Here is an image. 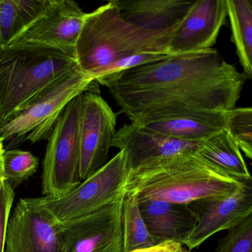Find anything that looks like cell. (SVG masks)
Segmentation results:
<instances>
[{
    "label": "cell",
    "mask_w": 252,
    "mask_h": 252,
    "mask_svg": "<svg viewBox=\"0 0 252 252\" xmlns=\"http://www.w3.org/2000/svg\"><path fill=\"white\" fill-rule=\"evenodd\" d=\"M244 74L216 49L167 56L97 81L109 89L130 121L185 112H226L235 109Z\"/></svg>",
    "instance_id": "6da1fadb"
},
{
    "label": "cell",
    "mask_w": 252,
    "mask_h": 252,
    "mask_svg": "<svg viewBox=\"0 0 252 252\" xmlns=\"http://www.w3.org/2000/svg\"><path fill=\"white\" fill-rule=\"evenodd\" d=\"M242 178L223 173L198 152L164 158L129 172L126 194L145 200L189 204L235 192Z\"/></svg>",
    "instance_id": "7a4b0ae2"
},
{
    "label": "cell",
    "mask_w": 252,
    "mask_h": 252,
    "mask_svg": "<svg viewBox=\"0 0 252 252\" xmlns=\"http://www.w3.org/2000/svg\"><path fill=\"white\" fill-rule=\"evenodd\" d=\"M173 34L148 31L130 23L113 0L87 13L75 47V59L80 71L94 81L102 70L126 56L169 54Z\"/></svg>",
    "instance_id": "3957f363"
},
{
    "label": "cell",
    "mask_w": 252,
    "mask_h": 252,
    "mask_svg": "<svg viewBox=\"0 0 252 252\" xmlns=\"http://www.w3.org/2000/svg\"><path fill=\"white\" fill-rule=\"evenodd\" d=\"M78 68L75 56L35 44L0 51V105L4 124L53 83Z\"/></svg>",
    "instance_id": "277c9868"
},
{
    "label": "cell",
    "mask_w": 252,
    "mask_h": 252,
    "mask_svg": "<svg viewBox=\"0 0 252 252\" xmlns=\"http://www.w3.org/2000/svg\"><path fill=\"white\" fill-rule=\"evenodd\" d=\"M86 91L100 93L99 84L84 75L79 68H75L13 115L1 127L0 138L4 142L29 141L31 143L48 139L65 108Z\"/></svg>",
    "instance_id": "5b68a950"
},
{
    "label": "cell",
    "mask_w": 252,
    "mask_h": 252,
    "mask_svg": "<svg viewBox=\"0 0 252 252\" xmlns=\"http://www.w3.org/2000/svg\"><path fill=\"white\" fill-rule=\"evenodd\" d=\"M83 93L65 108L49 137L43 162L44 196H64L82 182L80 176L79 128Z\"/></svg>",
    "instance_id": "8992f818"
},
{
    "label": "cell",
    "mask_w": 252,
    "mask_h": 252,
    "mask_svg": "<svg viewBox=\"0 0 252 252\" xmlns=\"http://www.w3.org/2000/svg\"><path fill=\"white\" fill-rule=\"evenodd\" d=\"M129 170L124 150L79 186L59 198H41L43 205L63 223L95 213L125 197Z\"/></svg>",
    "instance_id": "52a82bcc"
},
{
    "label": "cell",
    "mask_w": 252,
    "mask_h": 252,
    "mask_svg": "<svg viewBox=\"0 0 252 252\" xmlns=\"http://www.w3.org/2000/svg\"><path fill=\"white\" fill-rule=\"evenodd\" d=\"M4 252H63L62 223L41 198L19 200L9 219Z\"/></svg>",
    "instance_id": "ba28073f"
},
{
    "label": "cell",
    "mask_w": 252,
    "mask_h": 252,
    "mask_svg": "<svg viewBox=\"0 0 252 252\" xmlns=\"http://www.w3.org/2000/svg\"><path fill=\"white\" fill-rule=\"evenodd\" d=\"M117 115L100 93H83L80 117V176L88 179L107 164L117 133Z\"/></svg>",
    "instance_id": "9c48e42d"
},
{
    "label": "cell",
    "mask_w": 252,
    "mask_h": 252,
    "mask_svg": "<svg viewBox=\"0 0 252 252\" xmlns=\"http://www.w3.org/2000/svg\"><path fill=\"white\" fill-rule=\"evenodd\" d=\"M125 197L95 213L62 223L63 252H124Z\"/></svg>",
    "instance_id": "30bf717a"
},
{
    "label": "cell",
    "mask_w": 252,
    "mask_h": 252,
    "mask_svg": "<svg viewBox=\"0 0 252 252\" xmlns=\"http://www.w3.org/2000/svg\"><path fill=\"white\" fill-rule=\"evenodd\" d=\"M86 15L75 1L48 0L38 19L7 47L24 44L47 46L75 57V47Z\"/></svg>",
    "instance_id": "8fae6325"
},
{
    "label": "cell",
    "mask_w": 252,
    "mask_h": 252,
    "mask_svg": "<svg viewBox=\"0 0 252 252\" xmlns=\"http://www.w3.org/2000/svg\"><path fill=\"white\" fill-rule=\"evenodd\" d=\"M197 224L185 246L198 248L215 234L229 230L252 214V176L242 178L239 187L230 195L198 200L188 204Z\"/></svg>",
    "instance_id": "7c38bea8"
},
{
    "label": "cell",
    "mask_w": 252,
    "mask_h": 252,
    "mask_svg": "<svg viewBox=\"0 0 252 252\" xmlns=\"http://www.w3.org/2000/svg\"><path fill=\"white\" fill-rule=\"evenodd\" d=\"M227 16L226 0L194 1L172 36L169 54L176 56L213 48Z\"/></svg>",
    "instance_id": "4fadbf2b"
},
{
    "label": "cell",
    "mask_w": 252,
    "mask_h": 252,
    "mask_svg": "<svg viewBox=\"0 0 252 252\" xmlns=\"http://www.w3.org/2000/svg\"><path fill=\"white\" fill-rule=\"evenodd\" d=\"M202 143L172 139L130 122L117 131L112 147L124 151L130 172L164 158L195 153Z\"/></svg>",
    "instance_id": "5bb4252c"
},
{
    "label": "cell",
    "mask_w": 252,
    "mask_h": 252,
    "mask_svg": "<svg viewBox=\"0 0 252 252\" xmlns=\"http://www.w3.org/2000/svg\"><path fill=\"white\" fill-rule=\"evenodd\" d=\"M224 113L177 112L138 117L130 122L172 139L204 142L226 129Z\"/></svg>",
    "instance_id": "9a60e30c"
},
{
    "label": "cell",
    "mask_w": 252,
    "mask_h": 252,
    "mask_svg": "<svg viewBox=\"0 0 252 252\" xmlns=\"http://www.w3.org/2000/svg\"><path fill=\"white\" fill-rule=\"evenodd\" d=\"M141 213L156 245L176 243L185 246L197 224L188 204L145 200L139 201Z\"/></svg>",
    "instance_id": "2e32d148"
},
{
    "label": "cell",
    "mask_w": 252,
    "mask_h": 252,
    "mask_svg": "<svg viewBox=\"0 0 252 252\" xmlns=\"http://www.w3.org/2000/svg\"><path fill=\"white\" fill-rule=\"evenodd\" d=\"M123 17L142 29L174 33L194 1L185 0H114Z\"/></svg>",
    "instance_id": "e0dca14e"
},
{
    "label": "cell",
    "mask_w": 252,
    "mask_h": 252,
    "mask_svg": "<svg viewBox=\"0 0 252 252\" xmlns=\"http://www.w3.org/2000/svg\"><path fill=\"white\" fill-rule=\"evenodd\" d=\"M198 154L207 162L232 177L251 176L239 144L226 129L204 141Z\"/></svg>",
    "instance_id": "ac0fdd59"
},
{
    "label": "cell",
    "mask_w": 252,
    "mask_h": 252,
    "mask_svg": "<svg viewBox=\"0 0 252 252\" xmlns=\"http://www.w3.org/2000/svg\"><path fill=\"white\" fill-rule=\"evenodd\" d=\"M48 0H0V46L10 43L41 14Z\"/></svg>",
    "instance_id": "d6986e66"
},
{
    "label": "cell",
    "mask_w": 252,
    "mask_h": 252,
    "mask_svg": "<svg viewBox=\"0 0 252 252\" xmlns=\"http://www.w3.org/2000/svg\"><path fill=\"white\" fill-rule=\"evenodd\" d=\"M232 41L246 76L252 79V1L226 0Z\"/></svg>",
    "instance_id": "ffe728a7"
},
{
    "label": "cell",
    "mask_w": 252,
    "mask_h": 252,
    "mask_svg": "<svg viewBox=\"0 0 252 252\" xmlns=\"http://www.w3.org/2000/svg\"><path fill=\"white\" fill-rule=\"evenodd\" d=\"M124 252L151 248L155 242L148 232L136 197L126 194L123 206Z\"/></svg>",
    "instance_id": "44dd1931"
},
{
    "label": "cell",
    "mask_w": 252,
    "mask_h": 252,
    "mask_svg": "<svg viewBox=\"0 0 252 252\" xmlns=\"http://www.w3.org/2000/svg\"><path fill=\"white\" fill-rule=\"evenodd\" d=\"M39 161L29 151L4 149L2 170L4 181L13 189L28 180L38 170Z\"/></svg>",
    "instance_id": "7402d4cb"
},
{
    "label": "cell",
    "mask_w": 252,
    "mask_h": 252,
    "mask_svg": "<svg viewBox=\"0 0 252 252\" xmlns=\"http://www.w3.org/2000/svg\"><path fill=\"white\" fill-rule=\"evenodd\" d=\"M214 252H252V214L220 238Z\"/></svg>",
    "instance_id": "603a6c76"
},
{
    "label": "cell",
    "mask_w": 252,
    "mask_h": 252,
    "mask_svg": "<svg viewBox=\"0 0 252 252\" xmlns=\"http://www.w3.org/2000/svg\"><path fill=\"white\" fill-rule=\"evenodd\" d=\"M224 116L226 129L238 144L252 145V107L235 108Z\"/></svg>",
    "instance_id": "cb8c5ba5"
},
{
    "label": "cell",
    "mask_w": 252,
    "mask_h": 252,
    "mask_svg": "<svg viewBox=\"0 0 252 252\" xmlns=\"http://www.w3.org/2000/svg\"><path fill=\"white\" fill-rule=\"evenodd\" d=\"M168 56H170V55L164 54V53H142L126 56V57L122 58V59L113 62L109 66L105 68L104 69L102 70L96 75L94 81L97 82L103 78H107V77L119 73L123 71L133 69V68H137L142 65L161 60Z\"/></svg>",
    "instance_id": "d4e9b609"
},
{
    "label": "cell",
    "mask_w": 252,
    "mask_h": 252,
    "mask_svg": "<svg viewBox=\"0 0 252 252\" xmlns=\"http://www.w3.org/2000/svg\"><path fill=\"white\" fill-rule=\"evenodd\" d=\"M14 196L13 188L4 181L0 187V252H4L7 224Z\"/></svg>",
    "instance_id": "484cf974"
},
{
    "label": "cell",
    "mask_w": 252,
    "mask_h": 252,
    "mask_svg": "<svg viewBox=\"0 0 252 252\" xmlns=\"http://www.w3.org/2000/svg\"><path fill=\"white\" fill-rule=\"evenodd\" d=\"M183 245L176 243H165V244L156 245L151 248L135 250L130 252H179L182 250Z\"/></svg>",
    "instance_id": "4316f807"
},
{
    "label": "cell",
    "mask_w": 252,
    "mask_h": 252,
    "mask_svg": "<svg viewBox=\"0 0 252 252\" xmlns=\"http://www.w3.org/2000/svg\"><path fill=\"white\" fill-rule=\"evenodd\" d=\"M4 141L1 138H0V187H1V185L4 182L2 170V155L4 150Z\"/></svg>",
    "instance_id": "83f0119b"
},
{
    "label": "cell",
    "mask_w": 252,
    "mask_h": 252,
    "mask_svg": "<svg viewBox=\"0 0 252 252\" xmlns=\"http://www.w3.org/2000/svg\"><path fill=\"white\" fill-rule=\"evenodd\" d=\"M240 149L245 154L247 158L252 161V145L251 144H239Z\"/></svg>",
    "instance_id": "f1b7e54d"
},
{
    "label": "cell",
    "mask_w": 252,
    "mask_h": 252,
    "mask_svg": "<svg viewBox=\"0 0 252 252\" xmlns=\"http://www.w3.org/2000/svg\"><path fill=\"white\" fill-rule=\"evenodd\" d=\"M1 46H0V51H1ZM3 126H4V122H3L2 112H1V105H0V130H1Z\"/></svg>",
    "instance_id": "f546056e"
},
{
    "label": "cell",
    "mask_w": 252,
    "mask_h": 252,
    "mask_svg": "<svg viewBox=\"0 0 252 252\" xmlns=\"http://www.w3.org/2000/svg\"><path fill=\"white\" fill-rule=\"evenodd\" d=\"M179 252H192L191 250H189V249L185 248V247H182V250H180Z\"/></svg>",
    "instance_id": "4dcf8cb0"
}]
</instances>
